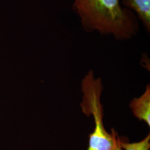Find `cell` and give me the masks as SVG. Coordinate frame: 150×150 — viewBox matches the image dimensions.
Instances as JSON below:
<instances>
[{
	"label": "cell",
	"instance_id": "cell-6",
	"mask_svg": "<svg viewBox=\"0 0 150 150\" xmlns=\"http://www.w3.org/2000/svg\"><path fill=\"white\" fill-rule=\"evenodd\" d=\"M112 150H123L120 145V137L118 136L117 133L116 134L115 143Z\"/></svg>",
	"mask_w": 150,
	"mask_h": 150
},
{
	"label": "cell",
	"instance_id": "cell-3",
	"mask_svg": "<svg viewBox=\"0 0 150 150\" xmlns=\"http://www.w3.org/2000/svg\"><path fill=\"white\" fill-rule=\"evenodd\" d=\"M125 7L133 12L146 30L150 31V0H120Z\"/></svg>",
	"mask_w": 150,
	"mask_h": 150
},
{
	"label": "cell",
	"instance_id": "cell-1",
	"mask_svg": "<svg viewBox=\"0 0 150 150\" xmlns=\"http://www.w3.org/2000/svg\"><path fill=\"white\" fill-rule=\"evenodd\" d=\"M73 9L86 32L130 39L139 31L134 13L123 7L120 0H74Z\"/></svg>",
	"mask_w": 150,
	"mask_h": 150
},
{
	"label": "cell",
	"instance_id": "cell-2",
	"mask_svg": "<svg viewBox=\"0 0 150 150\" xmlns=\"http://www.w3.org/2000/svg\"><path fill=\"white\" fill-rule=\"evenodd\" d=\"M83 100L81 103L82 111L87 116L92 115L95 129L89 135L87 150H112L117 132L111 129L110 134L105 128L103 117V108L101 103L103 86L101 79H95L92 71L88 72L82 81Z\"/></svg>",
	"mask_w": 150,
	"mask_h": 150
},
{
	"label": "cell",
	"instance_id": "cell-5",
	"mask_svg": "<svg viewBox=\"0 0 150 150\" xmlns=\"http://www.w3.org/2000/svg\"><path fill=\"white\" fill-rule=\"evenodd\" d=\"M120 145L123 150H149L150 148V134L137 142L129 143L128 139L120 137Z\"/></svg>",
	"mask_w": 150,
	"mask_h": 150
},
{
	"label": "cell",
	"instance_id": "cell-4",
	"mask_svg": "<svg viewBox=\"0 0 150 150\" xmlns=\"http://www.w3.org/2000/svg\"><path fill=\"white\" fill-rule=\"evenodd\" d=\"M134 115L139 121H144L150 126V86L147 85L144 93L139 98H134L130 103Z\"/></svg>",
	"mask_w": 150,
	"mask_h": 150
}]
</instances>
